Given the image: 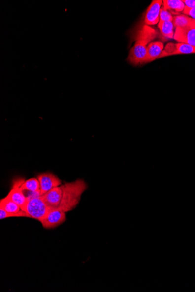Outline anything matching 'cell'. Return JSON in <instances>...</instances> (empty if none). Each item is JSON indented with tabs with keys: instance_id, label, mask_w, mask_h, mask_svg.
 Returning <instances> with one entry per match:
<instances>
[{
	"instance_id": "6da1fadb",
	"label": "cell",
	"mask_w": 195,
	"mask_h": 292,
	"mask_svg": "<svg viewBox=\"0 0 195 292\" xmlns=\"http://www.w3.org/2000/svg\"><path fill=\"white\" fill-rule=\"evenodd\" d=\"M157 35L158 33L155 29L147 25H144L138 30L136 42L129 53L128 61L135 65L145 63L147 46Z\"/></svg>"
},
{
	"instance_id": "7a4b0ae2",
	"label": "cell",
	"mask_w": 195,
	"mask_h": 292,
	"mask_svg": "<svg viewBox=\"0 0 195 292\" xmlns=\"http://www.w3.org/2000/svg\"><path fill=\"white\" fill-rule=\"evenodd\" d=\"M61 188V200L58 209L66 213L73 210L79 204L82 194L87 190V185L80 179L62 185Z\"/></svg>"
},
{
	"instance_id": "3957f363",
	"label": "cell",
	"mask_w": 195,
	"mask_h": 292,
	"mask_svg": "<svg viewBox=\"0 0 195 292\" xmlns=\"http://www.w3.org/2000/svg\"><path fill=\"white\" fill-rule=\"evenodd\" d=\"M23 210L30 215V218L38 220L39 221L52 211L42 196L28 200Z\"/></svg>"
},
{
	"instance_id": "277c9868",
	"label": "cell",
	"mask_w": 195,
	"mask_h": 292,
	"mask_svg": "<svg viewBox=\"0 0 195 292\" xmlns=\"http://www.w3.org/2000/svg\"><path fill=\"white\" fill-rule=\"evenodd\" d=\"M40 183V196L49 192L53 188L61 186L62 181L52 173L46 172L40 174L37 177Z\"/></svg>"
},
{
	"instance_id": "5b68a950",
	"label": "cell",
	"mask_w": 195,
	"mask_h": 292,
	"mask_svg": "<svg viewBox=\"0 0 195 292\" xmlns=\"http://www.w3.org/2000/svg\"><path fill=\"white\" fill-rule=\"evenodd\" d=\"M174 39L178 42L195 46V23L194 19L192 23L184 28H176Z\"/></svg>"
},
{
	"instance_id": "8992f818",
	"label": "cell",
	"mask_w": 195,
	"mask_h": 292,
	"mask_svg": "<svg viewBox=\"0 0 195 292\" xmlns=\"http://www.w3.org/2000/svg\"><path fill=\"white\" fill-rule=\"evenodd\" d=\"M191 53H195V46L184 43H169L166 45L165 49L162 50L158 58L169 56Z\"/></svg>"
},
{
	"instance_id": "52a82bcc",
	"label": "cell",
	"mask_w": 195,
	"mask_h": 292,
	"mask_svg": "<svg viewBox=\"0 0 195 292\" xmlns=\"http://www.w3.org/2000/svg\"><path fill=\"white\" fill-rule=\"evenodd\" d=\"M65 213L58 209L50 211L45 218L41 219L40 222L44 228L54 229L59 227L65 221Z\"/></svg>"
},
{
	"instance_id": "ba28073f",
	"label": "cell",
	"mask_w": 195,
	"mask_h": 292,
	"mask_svg": "<svg viewBox=\"0 0 195 292\" xmlns=\"http://www.w3.org/2000/svg\"><path fill=\"white\" fill-rule=\"evenodd\" d=\"M162 3V0H154L151 3L149 8H147L145 19H144V23L148 26L156 25L159 23L160 12Z\"/></svg>"
},
{
	"instance_id": "9c48e42d",
	"label": "cell",
	"mask_w": 195,
	"mask_h": 292,
	"mask_svg": "<svg viewBox=\"0 0 195 292\" xmlns=\"http://www.w3.org/2000/svg\"><path fill=\"white\" fill-rule=\"evenodd\" d=\"M21 181L22 180H17L16 183H14L13 187L9 191L7 197L20 206L22 209H23L28 202V199L25 197L20 187Z\"/></svg>"
},
{
	"instance_id": "30bf717a",
	"label": "cell",
	"mask_w": 195,
	"mask_h": 292,
	"mask_svg": "<svg viewBox=\"0 0 195 292\" xmlns=\"http://www.w3.org/2000/svg\"><path fill=\"white\" fill-rule=\"evenodd\" d=\"M62 190L61 186H59L42 196L43 199L47 205L52 210L58 209L60 203H61Z\"/></svg>"
},
{
	"instance_id": "8fae6325",
	"label": "cell",
	"mask_w": 195,
	"mask_h": 292,
	"mask_svg": "<svg viewBox=\"0 0 195 292\" xmlns=\"http://www.w3.org/2000/svg\"><path fill=\"white\" fill-rule=\"evenodd\" d=\"M0 208L4 209L6 212L9 213L17 215L18 217L30 218L29 215L23 211L21 207L16 203L12 202L8 197H5L0 202Z\"/></svg>"
},
{
	"instance_id": "7c38bea8",
	"label": "cell",
	"mask_w": 195,
	"mask_h": 292,
	"mask_svg": "<svg viewBox=\"0 0 195 292\" xmlns=\"http://www.w3.org/2000/svg\"><path fill=\"white\" fill-rule=\"evenodd\" d=\"M163 49V44L160 42L150 43L147 46L145 62H150L158 58Z\"/></svg>"
},
{
	"instance_id": "4fadbf2b",
	"label": "cell",
	"mask_w": 195,
	"mask_h": 292,
	"mask_svg": "<svg viewBox=\"0 0 195 292\" xmlns=\"http://www.w3.org/2000/svg\"><path fill=\"white\" fill-rule=\"evenodd\" d=\"M158 27L160 32L166 39H172L174 37V25L172 21H160Z\"/></svg>"
},
{
	"instance_id": "5bb4252c",
	"label": "cell",
	"mask_w": 195,
	"mask_h": 292,
	"mask_svg": "<svg viewBox=\"0 0 195 292\" xmlns=\"http://www.w3.org/2000/svg\"><path fill=\"white\" fill-rule=\"evenodd\" d=\"M20 187L23 190L36 193L40 191V183L37 178L28 179V180H22Z\"/></svg>"
},
{
	"instance_id": "9a60e30c",
	"label": "cell",
	"mask_w": 195,
	"mask_h": 292,
	"mask_svg": "<svg viewBox=\"0 0 195 292\" xmlns=\"http://www.w3.org/2000/svg\"><path fill=\"white\" fill-rule=\"evenodd\" d=\"M163 8L167 10H173L176 12H183L185 5L181 0H163Z\"/></svg>"
},
{
	"instance_id": "2e32d148",
	"label": "cell",
	"mask_w": 195,
	"mask_h": 292,
	"mask_svg": "<svg viewBox=\"0 0 195 292\" xmlns=\"http://www.w3.org/2000/svg\"><path fill=\"white\" fill-rule=\"evenodd\" d=\"M193 20V18L187 16L186 15H178L174 17L172 23L175 28H184L190 25Z\"/></svg>"
},
{
	"instance_id": "e0dca14e",
	"label": "cell",
	"mask_w": 195,
	"mask_h": 292,
	"mask_svg": "<svg viewBox=\"0 0 195 292\" xmlns=\"http://www.w3.org/2000/svg\"><path fill=\"white\" fill-rule=\"evenodd\" d=\"M172 15L171 12L164 8H162L160 12V21H173Z\"/></svg>"
},
{
	"instance_id": "ac0fdd59",
	"label": "cell",
	"mask_w": 195,
	"mask_h": 292,
	"mask_svg": "<svg viewBox=\"0 0 195 292\" xmlns=\"http://www.w3.org/2000/svg\"><path fill=\"white\" fill-rule=\"evenodd\" d=\"M183 13L185 15H188L190 18L195 20V8H190L187 7H185Z\"/></svg>"
},
{
	"instance_id": "d6986e66",
	"label": "cell",
	"mask_w": 195,
	"mask_h": 292,
	"mask_svg": "<svg viewBox=\"0 0 195 292\" xmlns=\"http://www.w3.org/2000/svg\"><path fill=\"white\" fill-rule=\"evenodd\" d=\"M185 7L190 8H195V0H182Z\"/></svg>"
},
{
	"instance_id": "ffe728a7",
	"label": "cell",
	"mask_w": 195,
	"mask_h": 292,
	"mask_svg": "<svg viewBox=\"0 0 195 292\" xmlns=\"http://www.w3.org/2000/svg\"><path fill=\"white\" fill-rule=\"evenodd\" d=\"M194 23H195V20H194Z\"/></svg>"
}]
</instances>
